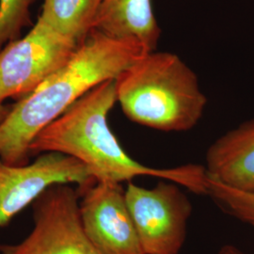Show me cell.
<instances>
[{"label": "cell", "instance_id": "obj_7", "mask_svg": "<svg viewBox=\"0 0 254 254\" xmlns=\"http://www.w3.org/2000/svg\"><path fill=\"white\" fill-rule=\"evenodd\" d=\"M93 182L81 162L65 154H40L24 166L9 165L0 158V228L53 185L75 184L81 190Z\"/></svg>", "mask_w": 254, "mask_h": 254}, {"label": "cell", "instance_id": "obj_6", "mask_svg": "<svg viewBox=\"0 0 254 254\" xmlns=\"http://www.w3.org/2000/svg\"><path fill=\"white\" fill-rule=\"evenodd\" d=\"M181 186L160 179L154 188L129 182L127 205L145 254H179L186 242L192 204Z\"/></svg>", "mask_w": 254, "mask_h": 254}, {"label": "cell", "instance_id": "obj_4", "mask_svg": "<svg viewBox=\"0 0 254 254\" xmlns=\"http://www.w3.org/2000/svg\"><path fill=\"white\" fill-rule=\"evenodd\" d=\"M79 200L70 185L47 188L32 202L30 234L17 244L0 245V254H102L84 230Z\"/></svg>", "mask_w": 254, "mask_h": 254}, {"label": "cell", "instance_id": "obj_9", "mask_svg": "<svg viewBox=\"0 0 254 254\" xmlns=\"http://www.w3.org/2000/svg\"><path fill=\"white\" fill-rule=\"evenodd\" d=\"M205 158L210 179L254 193V120L219 136L209 147Z\"/></svg>", "mask_w": 254, "mask_h": 254}, {"label": "cell", "instance_id": "obj_14", "mask_svg": "<svg viewBox=\"0 0 254 254\" xmlns=\"http://www.w3.org/2000/svg\"><path fill=\"white\" fill-rule=\"evenodd\" d=\"M218 254H246L243 253L240 249H238L237 247L231 244H227V245L222 246L219 251H218Z\"/></svg>", "mask_w": 254, "mask_h": 254}, {"label": "cell", "instance_id": "obj_15", "mask_svg": "<svg viewBox=\"0 0 254 254\" xmlns=\"http://www.w3.org/2000/svg\"><path fill=\"white\" fill-rule=\"evenodd\" d=\"M11 109H12V105H6L5 103L0 102V126L7 119Z\"/></svg>", "mask_w": 254, "mask_h": 254}, {"label": "cell", "instance_id": "obj_5", "mask_svg": "<svg viewBox=\"0 0 254 254\" xmlns=\"http://www.w3.org/2000/svg\"><path fill=\"white\" fill-rule=\"evenodd\" d=\"M78 46L38 18L26 36L0 50V102L25 98L61 69Z\"/></svg>", "mask_w": 254, "mask_h": 254}, {"label": "cell", "instance_id": "obj_12", "mask_svg": "<svg viewBox=\"0 0 254 254\" xmlns=\"http://www.w3.org/2000/svg\"><path fill=\"white\" fill-rule=\"evenodd\" d=\"M208 195L229 215L254 228V193L238 190L208 177Z\"/></svg>", "mask_w": 254, "mask_h": 254}, {"label": "cell", "instance_id": "obj_2", "mask_svg": "<svg viewBox=\"0 0 254 254\" xmlns=\"http://www.w3.org/2000/svg\"><path fill=\"white\" fill-rule=\"evenodd\" d=\"M146 53L134 43L91 29L61 69L12 105L0 126V158L9 165H27L28 147L45 127L93 88L116 79Z\"/></svg>", "mask_w": 254, "mask_h": 254}, {"label": "cell", "instance_id": "obj_10", "mask_svg": "<svg viewBox=\"0 0 254 254\" xmlns=\"http://www.w3.org/2000/svg\"><path fill=\"white\" fill-rule=\"evenodd\" d=\"M91 29L147 52L155 50L160 38L152 0H97Z\"/></svg>", "mask_w": 254, "mask_h": 254}, {"label": "cell", "instance_id": "obj_11", "mask_svg": "<svg viewBox=\"0 0 254 254\" xmlns=\"http://www.w3.org/2000/svg\"><path fill=\"white\" fill-rule=\"evenodd\" d=\"M97 0H44L39 18L63 36L80 44L91 30Z\"/></svg>", "mask_w": 254, "mask_h": 254}, {"label": "cell", "instance_id": "obj_13", "mask_svg": "<svg viewBox=\"0 0 254 254\" xmlns=\"http://www.w3.org/2000/svg\"><path fill=\"white\" fill-rule=\"evenodd\" d=\"M36 0H0V50L20 38L31 25L30 8Z\"/></svg>", "mask_w": 254, "mask_h": 254}, {"label": "cell", "instance_id": "obj_8", "mask_svg": "<svg viewBox=\"0 0 254 254\" xmlns=\"http://www.w3.org/2000/svg\"><path fill=\"white\" fill-rule=\"evenodd\" d=\"M78 192L83 227L101 254H145L122 184L95 181Z\"/></svg>", "mask_w": 254, "mask_h": 254}, {"label": "cell", "instance_id": "obj_3", "mask_svg": "<svg viewBox=\"0 0 254 254\" xmlns=\"http://www.w3.org/2000/svg\"><path fill=\"white\" fill-rule=\"evenodd\" d=\"M115 81L117 102L127 118L158 131H190L207 104L196 73L170 52L146 53Z\"/></svg>", "mask_w": 254, "mask_h": 254}, {"label": "cell", "instance_id": "obj_1", "mask_svg": "<svg viewBox=\"0 0 254 254\" xmlns=\"http://www.w3.org/2000/svg\"><path fill=\"white\" fill-rule=\"evenodd\" d=\"M116 79L103 82L45 127L28 147L30 156L58 153L81 162L97 182L122 184L149 176L173 182L196 194H208L204 166L152 168L137 162L120 144L109 125L117 103Z\"/></svg>", "mask_w": 254, "mask_h": 254}]
</instances>
